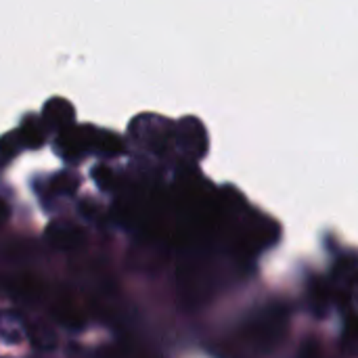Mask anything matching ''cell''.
I'll use <instances>...</instances> for the list:
<instances>
[{
    "instance_id": "cell-1",
    "label": "cell",
    "mask_w": 358,
    "mask_h": 358,
    "mask_svg": "<svg viewBox=\"0 0 358 358\" xmlns=\"http://www.w3.org/2000/svg\"><path fill=\"white\" fill-rule=\"evenodd\" d=\"M46 239L57 250H73L84 243V233L67 220H57L48 224Z\"/></svg>"
},
{
    "instance_id": "cell-2",
    "label": "cell",
    "mask_w": 358,
    "mask_h": 358,
    "mask_svg": "<svg viewBox=\"0 0 358 358\" xmlns=\"http://www.w3.org/2000/svg\"><path fill=\"white\" fill-rule=\"evenodd\" d=\"M191 124H193V117H187L178 124V145L187 151V153H195L197 159H201L206 155V149H208V136H206V130L203 126L197 128V132L191 130Z\"/></svg>"
},
{
    "instance_id": "cell-3",
    "label": "cell",
    "mask_w": 358,
    "mask_h": 358,
    "mask_svg": "<svg viewBox=\"0 0 358 358\" xmlns=\"http://www.w3.org/2000/svg\"><path fill=\"white\" fill-rule=\"evenodd\" d=\"M25 338V325L13 310H0V340L6 344H19Z\"/></svg>"
},
{
    "instance_id": "cell-4",
    "label": "cell",
    "mask_w": 358,
    "mask_h": 358,
    "mask_svg": "<svg viewBox=\"0 0 358 358\" xmlns=\"http://www.w3.org/2000/svg\"><path fill=\"white\" fill-rule=\"evenodd\" d=\"M25 336L31 340V344L40 350H52L57 346V334L52 331V327H48L46 323H34Z\"/></svg>"
}]
</instances>
